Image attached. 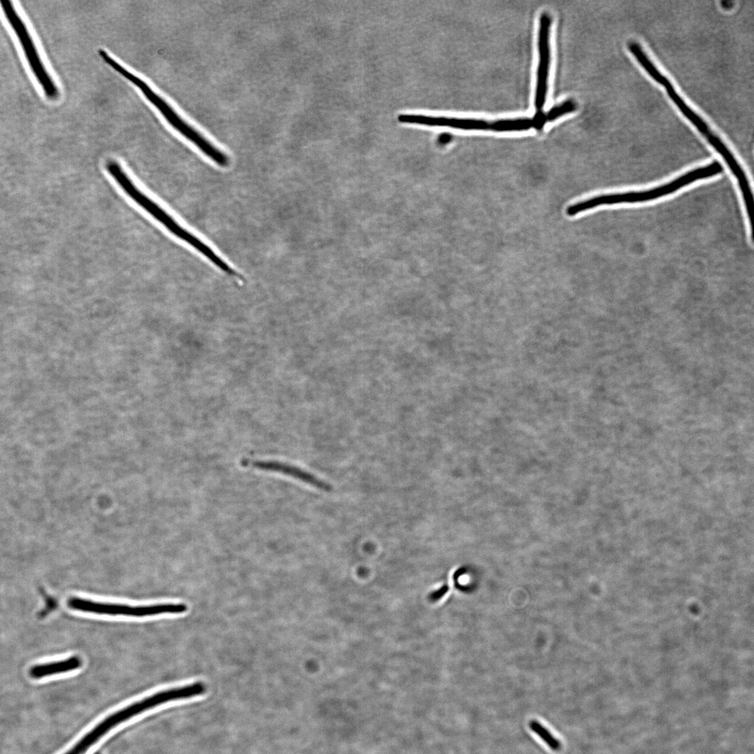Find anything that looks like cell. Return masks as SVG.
Returning a JSON list of instances; mask_svg holds the SVG:
<instances>
[{
    "instance_id": "1",
    "label": "cell",
    "mask_w": 754,
    "mask_h": 754,
    "mask_svg": "<svg viewBox=\"0 0 754 754\" xmlns=\"http://www.w3.org/2000/svg\"><path fill=\"white\" fill-rule=\"evenodd\" d=\"M106 168L121 189L135 202L163 224L170 232L198 250L227 274L230 276L236 275L235 271L209 246L180 226L168 212L142 192L117 161H109L106 164Z\"/></svg>"
},
{
    "instance_id": "2",
    "label": "cell",
    "mask_w": 754,
    "mask_h": 754,
    "mask_svg": "<svg viewBox=\"0 0 754 754\" xmlns=\"http://www.w3.org/2000/svg\"><path fill=\"white\" fill-rule=\"evenodd\" d=\"M98 54L105 63L138 87L145 98L164 117L166 121L177 131L196 146L205 156L221 167L224 168L229 165L230 159L228 156L187 123L147 82L128 71L105 50H99Z\"/></svg>"
},
{
    "instance_id": "3",
    "label": "cell",
    "mask_w": 754,
    "mask_h": 754,
    "mask_svg": "<svg viewBox=\"0 0 754 754\" xmlns=\"http://www.w3.org/2000/svg\"><path fill=\"white\" fill-rule=\"evenodd\" d=\"M723 170L722 165L718 161H714L706 166L691 170L667 184L648 191L600 195L578 202L568 206L566 214L569 216H573L600 205L644 202L656 199L672 193L695 181L718 175Z\"/></svg>"
},
{
    "instance_id": "4",
    "label": "cell",
    "mask_w": 754,
    "mask_h": 754,
    "mask_svg": "<svg viewBox=\"0 0 754 754\" xmlns=\"http://www.w3.org/2000/svg\"><path fill=\"white\" fill-rule=\"evenodd\" d=\"M0 5L6 19L18 38L29 67L45 96L51 100L57 99L59 95V89L43 64L24 21L12 2L1 1Z\"/></svg>"
},
{
    "instance_id": "5",
    "label": "cell",
    "mask_w": 754,
    "mask_h": 754,
    "mask_svg": "<svg viewBox=\"0 0 754 754\" xmlns=\"http://www.w3.org/2000/svg\"><path fill=\"white\" fill-rule=\"evenodd\" d=\"M68 605L71 609L84 612L138 617L165 613L179 614L186 612L187 609L186 605L182 603L129 606L94 602L76 597L71 598L68 600Z\"/></svg>"
},
{
    "instance_id": "6",
    "label": "cell",
    "mask_w": 754,
    "mask_h": 754,
    "mask_svg": "<svg viewBox=\"0 0 754 754\" xmlns=\"http://www.w3.org/2000/svg\"><path fill=\"white\" fill-rule=\"evenodd\" d=\"M552 18L547 13L540 15L538 37L539 60L537 70V81L535 95V113L544 112L546 101L548 77L550 66V28Z\"/></svg>"
},
{
    "instance_id": "7",
    "label": "cell",
    "mask_w": 754,
    "mask_h": 754,
    "mask_svg": "<svg viewBox=\"0 0 754 754\" xmlns=\"http://www.w3.org/2000/svg\"><path fill=\"white\" fill-rule=\"evenodd\" d=\"M250 465L258 470L275 472L297 479L318 489L330 491L331 485L314 474L293 464L276 460H253Z\"/></svg>"
},
{
    "instance_id": "8",
    "label": "cell",
    "mask_w": 754,
    "mask_h": 754,
    "mask_svg": "<svg viewBox=\"0 0 754 754\" xmlns=\"http://www.w3.org/2000/svg\"><path fill=\"white\" fill-rule=\"evenodd\" d=\"M669 97L676 104L681 113L697 128V129L706 138L711 145L722 156H725L729 151L723 142L712 132L706 122L697 114L672 87L666 89Z\"/></svg>"
},
{
    "instance_id": "9",
    "label": "cell",
    "mask_w": 754,
    "mask_h": 754,
    "mask_svg": "<svg viewBox=\"0 0 754 754\" xmlns=\"http://www.w3.org/2000/svg\"><path fill=\"white\" fill-rule=\"evenodd\" d=\"M82 660L77 656H71L64 660L36 665L30 669L29 674L34 679L64 673L79 668Z\"/></svg>"
},
{
    "instance_id": "10",
    "label": "cell",
    "mask_w": 754,
    "mask_h": 754,
    "mask_svg": "<svg viewBox=\"0 0 754 754\" xmlns=\"http://www.w3.org/2000/svg\"><path fill=\"white\" fill-rule=\"evenodd\" d=\"M628 47L637 62L652 79L664 87L666 89L672 87L670 80L660 72L638 43L631 41L628 43Z\"/></svg>"
},
{
    "instance_id": "11",
    "label": "cell",
    "mask_w": 754,
    "mask_h": 754,
    "mask_svg": "<svg viewBox=\"0 0 754 754\" xmlns=\"http://www.w3.org/2000/svg\"><path fill=\"white\" fill-rule=\"evenodd\" d=\"M534 127L530 118L507 119L492 121V131L496 132L521 131Z\"/></svg>"
},
{
    "instance_id": "12",
    "label": "cell",
    "mask_w": 754,
    "mask_h": 754,
    "mask_svg": "<svg viewBox=\"0 0 754 754\" xmlns=\"http://www.w3.org/2000/svg\"><path fill=\"white\" fill-rule=\"evenodd\" d=\"M530 729L536 734L552 751H558L561 748V742L542 724L535 720L528 723Z\"/></svg>"
},
{
    "instance_id": "13",
    "label": "cell",
    "mask_w": 754,
    "mask_h": 754,
    "mask_svg": "<svg viewBox=\"0 0 754 754\" xmlns=\"http://www.w3.org/2000/svg\"><path fill=\"white\" fill-rule=\"evenodd\" d=\"M576 109V103L573 100H567L561 103L552 107L547 113L545 117L547 121H552L557 118L574 111Z\"/></svg>"
},
{
    "instance_id": "14",
    "label": "cell",
    "mask_w": 754,
    "mask_h": 754,
    "mask_svg": "<svg viewBox=\"0 0 754 754\" xmlns=\"http://www.w3.org/2000/svg\"><path fill=\"white\" fill-rule=\"evenodd\" d=\"M448 590V586H444L439 590L434 591L431 593V598L434 600H438L442 597Z\"/></svg>"
},
{
    "instance_id": "15",
    "label": "cell",
    "mask_w": 754,
    "mask_h": 754,
    "mask_svg": "<svg viewBox=\"0 0 754 754\" xmlns=\"http://www.w3.org/2000/svg\"><path fill=\"white\" fill-rule=\"evenodd\" d=\"M64 754H73V753H71V752L70 751H67L66 753H65Z\"/></svg>"
}]
</instances>
